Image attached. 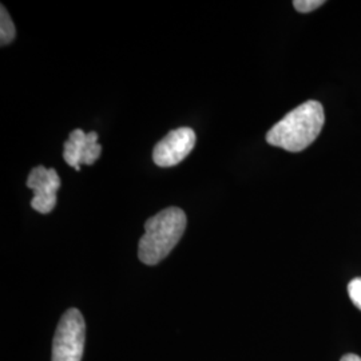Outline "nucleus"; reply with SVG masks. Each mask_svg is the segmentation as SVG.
<instances>
[{"mask_svg":"<svg viewBox=\"0 0 361 361\" xmlns=\"http://www.w3.org/2000/svg\"><path fill=\"white\" fill-rule=\"evenodd\" d=\"M323 106L316 101L300 104L277 122L267 134V142L297 153L316 141L324 126Z\"/></svg>","mask_w":361,"mask_h":361,"instance_id":"f257e3e1","label":"nucleus"},{"mask_svg":"<svg viewBox=\"0 0 361 361\" xmlns=\"http://www.w3.org/2000/svg\"><path fill=\"white\" fill-rule=\"evenodd\" d=\"M188 219L180 207H168L145 222L138 257L146 265H157L180 243Z\"/></svg>","mask_w":361,"mask_h":361,"instance_id":"f03ea898","label":"nucleus"},{"mask_svg":"<svg viewBox=\"0 0 361 361\" xmlns=\"http://www.w3.org/2000/svg\"><path fill=\"white\" fill-rule=\"evenodd\" d=\"M86 338V325L82 313L68 310L58 324L52 341L51 361H80Z\"/></svg>","mask_w":361,"mask_h":361,"instance_id":"7ed1b4c3","label":"nucleus"},{"mask_svg":"<svg viewBox=\"0 0 361 361\" xmlns=\"http://www.w3.org/2000/svg\"><path fill=\"white\" fill-rule=\"evenodd\" d=\"M195 145V133L190 128L171 130L157 143L153 150V161L159 168H171L182 162Z\"/></svg>","mask_w":361,"mask_h":361,"instance_id":"20e7f679","label":"nucleus"},{"mask_svg":"<svg viewBox=\"0 0 361 361\" xmlns=\"http://www.w3.org/2000/svg\"><path fill=\"white\" fill-rule=\"evenodd\" d=\"M27 186L34 192L31 207L42 214H49L56 205V193L61 188V178L55 169L37 166L32 169Z\"/></svg>","mask_w":361,"mask_h":361,"instance_id":"39448f33","label":"nucleus"},{"mask_svg":"<svg viewBox=\"0 0 361 361\" xmlns=\"http://www.w3.org/2000/svg\"><path fill=\"white\" fill-rule=\"evenodd\" d=\"M101 154L102 146L98 143V134L95 131L86 134L83 130L77 129L70 133L65 142L63 158L71 168L79 171L80 165H92Z\"/></svg>","mask_w":361,"mask_h":361,"instance_id":"423d86ee","label":"nucleus"},{"mask_svg":"<svg viewBox=\"0 0 361 361\" xmlns=\"http://www.w3.org/2000/svg\"><path fill=\"white\" fill-rule=\"evenodd\" d=\"M0 15H1L0 16V43H1V46H6L13 42L16 35V30H15L13 20L10 18V13L6 10L4 6H1Z\"/></svg>","mask_w":361,"mask_h":361,"instance_id":"0eeeda50","label":"nucleus"},{"mask_svg":"<svg viewBox=\"0 0 361 361\" xmlns=\"http://www.w3.org/2000/svg\"><path fill=\"white\" fill-rule=\"evenodd\" d=\"M349 298L356 308L361 310V277L353 279L348 284Z\"/></svg>","mask_w":361,"mask_h":361,"instance_id":"6e6552de","label":"nucleus"},{"mask_svg":"<svg viewBox=\"0 0 361 361\" xmlns=\"http://www.w3.org/2000/svg\"><path fill=\"white\" fill-rule=\"evenodd\" d=\"M325 4L324 0H295L293 6L298 13H310Z\"/></svg>","mask_w":361,"mask_h":361,"instance_id":"1a4fd4ad","label":"nucleus"},{"mask_svg":"<svg viewBox=\"0 0 361 361\" xmlns=\"http://www.w3.org/2000/svg\"><path fill=\"white\" fill-rule=\"evenodd\" d=\"M340 361H361V357H359L357 355H352V353H349V355L343 356Z\"/></svg>","mask_w":361,"mask_h":361,"instance_id":"9d476101","label":"nucleus"}]
</instances>
